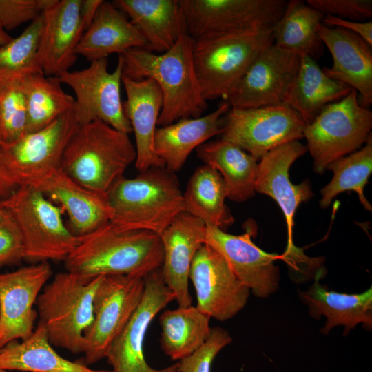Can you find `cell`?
<instances>
[{"label": "cell", "mask_w": 372, "mask_h": 372, "mask_svg": "<svg viewBox=\"0 0 372 372\" xmlns=\"http://www.w3.org/2000/svg\"><path fill=\"white\" fill-rule=\"evenodd\" d=\"M194 43V39L185 32L163 53L136 48L119 55L123 76L133 80L149 78L158 84L163 98L158 126L200 117L207 108L195 71Z\"/></svg>", "instance_id": "cell-1"}, {"label": "cell", "mask_w": 372, "mask_h": 372, "mask_svg": "<svg viewBox=\"0 0 372 372\" xmlns=\"http://www.w3.org/2000/svg\"><path fill=\"white\" fill-rule=\"evenodd\" d=\"M163 261L159 235L120 229L110 222L81 236L64 260L67 271L86 278L114 275L145 278L160 269Z\"/></svg>", "instance_id": "cell-2"}, {"label": "cell", "mask_w": 372, "mask_h": 372, "mask_svg": "<svg viewBox=\"0 0 372 372\" xmlns=\"http://www.w3.org/2000/svg\"><path fill=\"white\" fill-rule=\"evenodd\" d=\"M110 223L123 230L160 235L182 212L183 193L175 173L152 167L133 178L121 177L105 193Z\"/></svg>", "instance_id": "cell-3"}, {"label": "cell", "mask_w": 372, "mask_h": 372, "mask_svg": "<svg viewBox=\"0 0 372 372\" xmlns=\"http://www.w3.org/2000/svg\"><path fill=\"white\" fill-rule=\"evenodd\" d=\"M136 158L129 134L94 121L80 125L68 143L60 167L92 191L105 194Z\"/></svg>", "instance_id": "cell-4"}, {"label": "cell", "mask_w": 372, "mask_h": 372, "mask_svg": "<svg viewBox=\"0 0 372 372\" xmlns=\"http://www.w3.org/2000/svg\"><path fill=\"white\" fill-rule=\"evenodd\" d=\"M272 44V28L214 34L195 40L194 64L204 99L225 101L253 61Z\"/></svg>", "instance_id": "cell-5"}, {"label": "cell", "mask_w": 372, "mask_h": 372, "mask_svg": "<svg viewBox=\"0 0 372 372\" xmlns=\"http://www.w3.org/2000/svg\"><path fill=\"white\" fill-rule=\"evenodd\" d=\"M103 276L86 278L57 273L37 300L40 322L50 342L73 354L83 353L84 334L93 320V300Z\"/></svg>", "instance_id": "cell-6"}, {"label": "cell", "mask_w": 372, "mask_h": 372, "mask_svg": "<svg viewBox=\"0 0 372 372\" xmlns=\"http://www.w3.org/2000/svg\"><path fill=\"white\" fill-rule=\"evenodd\" d=\"M3 202L21 231L25 259L65 260L79 244L81 236L65 225L61 209L35 187L21 185Z\"/></svg>", "instance_id": "cell-7"}, {"label": "cell", "mask_w": 372, "mask_h": 372, "mask_svg": "<svg viewBox=\"0 0 372 372\" xmlns=\"http://www.w3.org/2000/svg\"><path fill=\"white\" fill-rule=\"evenodd\" d=\"M358 94L353 89L306 125L303 137L316 173L322 174L333 161L359 149L371 134L372 112L360 105Z\"/></svg>", "instance_id": "cell-8"}, {"label": "cell", "mask_w": 372, "mask_h": 372, "mask_svg": "<svg viewBox=\"0 0 372 372\" xmlns=\"http://www.w3.org/2000/svg\"><path fill=\"white\" fill-rule=\"evenodd\" d=\"M145 278L127 275L103 276L93 300V320L84 334L87 364L105 358L107 350L138 307Z\"/></svg>", "instance_id": "cell-9"}, {"label": "cell", "mask_w": 372, "mask_h": 372, "mask_svg": "<svg viewBox=\"0 0 372 372\" xmlns=\"http://www.w3.org/2000/svg\"><path fill=\"white\" fill-rule=\"evenodd\" d=\"M306 123L287 104L230 107L223 117L221 138L258 161L271 149L303 138Z\"/></svg>", "instance_id": "cell-10"}, {"label": "cell", "mask_w": 372, "mask_h": 372, "mask_svg": "<svg viewBox=\"0 0 372 372\" xmlns=\"http://www.w3.org/2000/svg\"><path fill=\"white\" fill-rule=\"evenodd\" d=\"M107 66V59H103L90 62L85 69L68 70L57 77L75 94L74 112L79 125L100 121L129 134L132 129L125 114L121 96L123 76L121 56H118L113 72H110Z\"/></svg>", "instance_id": "cell-11"}, {"label": "cell", "mask_w": 372, "mask_h": 372, "mask_svg": "<svg viewBox=\"0 0 372 372\" xmlns=\"http://www.w3.org/2000/svg\"><path fill=\"white\" fill-rule=\"evenodd\" d=\"M186 32L195 41L214 34L272 28L284 0H178Z\"/></svg>", "instance_id": "cell-12"}, {"label": "cell", "mask_w": 372, "mask_h": 372, "mask_svg": "<svg viewBox=\"0 0 372 372\" xmlns=\"http://www.w3.org/2000/svg\"><path fill=\"white\" fill-rule=\"evenodd\" d=\"M307 151L298 141L280 145L259 161L255 180V191L271 197L280 207L287 223V247L282 257L291 266L303 263L307 256L293 242V218L298 206L309 200L313 194L309 180L294 185L289 180V170L293 163Z\"/></svg>", "instance_id": "cell-13"}, {"label": "cell", "mask_w": 372, "mask_h": 372, "mask_svg": "<svg viewBox=\"0 0 372 372\" xmlns=\"http://www.w3.org/2000/svg\"><path fill=\"white\" fill-rule=\"evenodd\" d=\"M300 59L295 53L269 45L253 61L225 101L236 108L286 104Z\"/></svg>", "instance_id": "cell-14"}, {"label": "cell", "mask_w": 372, "mask_h": 372, "mask_svg": "<svg viewBox=\"0 0 372 372\" xmlns=\"http://www.w3.org/2000/svg\"><path fill=\"white\" fill-rule=\"evenodd\" d=\"M175 300L158 269L145 278L142 300L134 315L110 346L105 358L112 372H178V363L157 369L147 362L143 351L148 327L156 315Z\"/></svg>", "instance_id": "cell-15"}, {"label": "cell", "mask_w": 372, "mask_h": 372, "mask_svg": "<svg viewBox=\"0 0 372 372\" xmlns=\"http://www.w3.org/2000/svg\"><path fill=\"white\" fill-rule=\"evenodd\" d=\"M189 279L195 289L196 307L210 318L229 320L247 302L250 290L236 278L224 258L206 244L194 258Z\"/></svg>", "instance_id": "cell-16"}, {"label": "cell", "mask_w": 372, "mask_h": 372, "mask_svg": "<svg viewBox=\"0 0 372 372\" xmlns=\"http://www.w3.org/2000/svg\"><path fill=\"white\" fill-rule=\"evenodd\" d=\"M52 273L48 262L0 273V349L33 332L37 298Z\"/></svg>", "instance_id": "cell-17"}, {"label": "cell", "mask_w": 372, "mask_h": 372, "mask_svg": "<svg viewBox=\"0 0 372 372\" xmlns=\"http://www.w3.org/2000/svg\"><path fill=\"white\" fill-rule=\"evenodd\" d=\"M79 126L73 110L4 147L19 186L32 185L60 167L65 147Z\"/></svg>", "instance_id": "cell-18"}, {"label": "cell", "mask_w": 372, "mask_h": 372, "mask_svg": "<svg viewBox=\"0 0 372 372\" xmlns=\"http://www.w3.org/2000/svg\"><path fill=\"white\" fill-rule=\"evenodd\" d=\"M252 234L247 230L234 235L206 225L204 244L224 258L236 278L256 296L266 298L278 288L279 269L274 261L282 256L262 250L251 240Z\"/></svg>", "instance_id": "cell-19"}, {"label": "cell", "mask_w": 372, "mask_h": 372, "mask_svg": "<svg viewBox=\"0 0 372 372\" xmlns=\"http://www.w3.org/2000/svg\"><path fill=\"white\" fill-rule=\"evenodd\" d=\"M81 0H56L42 14L43 28L37 61L47 76H58L75 63L76 48L85 32L80 14Z\"/></svg>", "instance_id": "cell-20"}, {"label": "cell", "mask_w": 372, "mask_h": 372, "mask_svg": "<svg viewBox=\"0 0 372 372\" xmlns=\"http://www.w3.org/2000/svg\"><path fill=\"white\" fill-rule=\"evenodd\" d=\"M206 225L182 212L159 235L163 249L161 273L179 307L192 305L188 282L194 258L204 245Z\"/></svg>", "instance_id": "cell-21"}, {"label": "cell", "mask_w": 372, "mask_h": 372, "mask_svg": "<svg viewBox=\"0 0 372 372\" xmlns=\"http://www.w3.org/2000/svg\"><path fill=\"white\" fill-rule=\"evenodd\" d=\"M319 37L329 50L333 65L323 68L324 74L342 82L360 96V105L369 108L372 103V45L347 30L318 25Z\"/></svg>", "instance_id": "cell-22"}, {"label": "cell", "mask_w": 372, "mask_h": 372, "mask_svg": "<svg viewBox=\"0 0 372 372\" xmlns=\"http://www.w3.org/2000/svg\"><path fill=\"white\" fill-rule=\"evenodd\" d=\"M59 203L67 213L71 229L82 236L110 222L105 194L89 189L56 168L30 185Z\"/></svg>", "instance_id": "cell-23"}, {"label": "cell", "mask_w": 372, "mask_h": 372, "mask_svg": "<svg viewBox=\"0 0 372 372\" xmlns=\"http://www.w3.org/2000/svg\"><path fill=\"white\" fill-rule=\"evenodd\" d=\"M122 83L127 95L123 109L134 133L137 171L165 167L154 151V135L163 104L158 84L149 78L133 80L124 76Z\"/></svg>", "instance_id": "cell-24"}, {"label": "cell", "mask_w": 372, "mask_h": 372, "mask_svg": "<svg viewBox=\"0 0 372 372\" xmlns=\"http://www.w3.org/2000/svg\"><path fill=\"white\" fill-rule=\"evenodd\" d=\"M224 101L209 114L180 119L156 129L154 151L172 172L181 169L189 154L209 139L223 132V117L230 109Z\"/></svg>", "instance_id": "cell-25"}, {"label": "cell", "mask_w": 372, "mask_h": 372, "mask_svg": "<svg viewBox=\"0 0 372 372\" xmlns=\"http://www.w3.org/2000/svg\"><path fill=\"white\" fill-rule=\"evenodd\" d=\"M136 48H147L143 36L112 2L103 1L92 23L83 34L76 54L92 62L107 59L112 54L121 55Z\"/></svg>", "instance_id": "cell-26"}, {"label": "cell", "mask_w": 372, "mask_h": 372, "mask_svg": "<svg viewBox=\"0 0 372 372\" xmlns=\"http://www.w3.org/2000/svg\"><path fill=\"white\" fill-rule=\"evenodd\" d=\"M113 4L135 25L147 50L163 53L187 32L178 0H115Z\"/></svg>", "instance_id": "cell-27"}, {"label": "cell", "mask_w": 372, "mask_h": 372, "mask_svg": "<svg viewBox=\"0 0 372 372\" xmlns=\"http://www.w3.org/2000/svg\"><path fill=\"white\" fill-rule=\"evenodd\" d=\"M321 271L317 272L314 283L300 293L302 302L316 318L324 316L327 322L321 332L326 335L334 327H345L344 334L358 324L372 326V289L359 294H347L327 290L320 282Z\"/></svg>", "instance_id": "cell-28"}, {"label": "cell", "mask_w": 372, "mask_h": 372, "mask_svg": "<svg viewBox=\"0 0 372 372\" xmlns=\"http://www.w3.org/2000/svg\"><path fill=\"white\" fill-rule=\"evenodd\" d=\"M197 157L216 169L225 183L227 198L242 203L255 194L259 161L236 145L218 139L207 141L196 149Z\"/></svg>", "instance_id": "cell-29"}, {"label": "cell", "mask_w": 372, "mask_h": 372, "mask_svg": "<svg viewBox=\"0 0 372 372\" xmlns=\"http://www.w3.org/2000/svg\"><path fill=\"white\" fill-rule=\"evenodd\" d=\"M0 369L27 372H112L96 370L60 355L39 322L25 340L12 341L0 349Z\"/></svg>", "instance_id": "cell-30"}, {"label": "cell", "mask_w": 372, "mask_h": 372, "mask_svg": "<svg viewBox=\"0 0 372 372\" xmlns=\"http://www.w3.org/2000/svg\"><path fill=\"white\" fill-rule=\"evenodd\" d=\"M352 90L327 76L315 59L302 56L286 104L309 124L326 105L345 97Z\"/></svg>", "instance_id": "cell-31"}, {"label": "cell", "mask_w": 372, "mask_h": 372, "mask_svg": "<svg viewBox=\"0 0 372 372\" xmlns=\"http://www.w3.org/2000/svg\"><path fill=\"white\" fill-rule=\"evenodd\" d=\"M225 198L227 192L221 175L204 164L194 170L187 183L183 193L184 210L207 226L225 231L234 221Z\"/></svg>", "instance_id": "cell-32"}, {"label": "cell", "mask_w": 372, "mask_h": 372, "mask_svg": "<svg viewBox=\"0 0 372 372\" xmlns=\"http://www.w3.org/2000/svg\"><path fill=\"white\" fill-rule=\"evenodd\" d=\"M324 14L300 0H290L272 27L273 44L300 56L316 60L322 52V42L317 31Z\"/></svg>", "instance_id": "cell-33"}, {"label": "cell", "mask_w": 372, "mask_h": 372, "mask_svg": "<svg viewBox=\"0 0 372 372\" xmlns=\"http://www.w3.org/2000/svg\"><path fill=\"white\" fill-rule=\"evenodd\" d=\"M209 321L208 316L192 305L165 310L159 317L162 350L172 360L189 356L207 339Z\"/></svg>", "instance_id": "cell-34"}, {"label": "cell", "mask_w": 372, "mask_h": 372, "mask_svg": "<svg viewBox=\"0 0 372 372\" xmlns=\"http://www.w3.org/2000/svg\"><path fill=\"white\" fill-rule=\"evenodd\" d=\"M26 99V133L38 131L74 110L75 99L64 92L57 76L41 72L24 75Z\"/></svg>", "instance_id": "cell-35"}, {"label": "cell", "mask_w": 372, "mask_h": 372, "mask_svg": "<svg viewBox=\"0 0 372 372\" xmlns=\"http://www.w3.org/2000/svg\"><path fill=\"white\" fill-rule=\"evenodd\" d=\"M327 169L332 170L333 176L320 191V205L322 208L328 207L340 193L354 191L364 208L372 211V206L364 194V187L372 172L371 134L361 149L333 161Z\"/></svg>", "instance_id": "cell-36"}, {"label": "cell", "mask_w": 372, "mask_h": 372, "mask_svg": "<svg viewBox=\"0 0 372 372\" xmlns=\"http://www.w3.org/2000/svg\"><path fill=\"white\" fill-rule=\"evenodd\" d=\"M25 74L0 76V134L6 146L26 133Z\"/></svg>", "instance_id": "cell-37"}, {"label": "cell", "mask_w": 372, "mask_h": 372, "mask_svg": "<svg viewBox=\"0 0 372 372\" xmlns=\"http://www.w3.org/2000/svg\"><path fill=\"white\" fill-rule=\"evenodd\" d=\"M43 24L41 14L20 35L0 47V76L41 72L37 56Z\"/></svg>", "instance_id": "cell-38"}, {"label": "cell", "mask_w": 372, "mask_h": 372, "mask_svg": "<svg viewBox=\"0 0 372 372\" xmlns=\"http://www.w3.org/2000/svg\"><path fill=\"white\" fill-rule=\"evenodd\" d=\"M231 341L227 331L219 327L211 328L205 343L194 353L178 362V372H211L215 357Z\"/></svg>", "instance_id": "cell-39"}, {"label": "cell", "mask_w": 372, "mask_h": 372, "mask_svg": "<svg viewBox=\"0 0 372 372\" xmlns=\"http://www.w3.org/2000/svg\"><path fill=\"white\" fill-rule=\"evenodd\" d=\"M307 3L324 15L349 21H363L372 17L371 0H307Z\"/></svg>", "instance_id": "cell-40"}, {"label": "cell", "mask_w": 372, "mask_h": 372, "mask_svg": "<svg viewBox=\"0 0 372 372\" xmlns=\"http://www.w3.org/2000/svg\"><path fill=\"white\" fill-rule=\"evenodd\" d=\"M44 10V0H0V23L11 30L26 22H32Z\"/></svg>", "instance_id": "cell-41"}, {"label": "cell", "mask_w": 372, "mask_h": 372, "mask_svg": "<svg viewBox=\"0 0 372 372\" xmlns=\"http://www.w3.org/2000/svg\"><path fill=\"white\" fill-rule=\"evenodd\" d=\"M25 259L24 245L16 222L7 211L0 220V267Z\"/></svg>", "instance_id": "cell-42"}, {"label": "cell", "mask_w": 372, "mask_h": 372, "mask_svg": "<svg viewBox=\"0 0 372 372\" xmlns=\"http://www.w3.org/2000/svg\"><path fill=\"white\" fill-rule=\"evenodd\" d=\"M322 23L327 26L341 28L352 32L372 45L371 21L360 22L342 19L331 15H324Z\"/></svg>", "instance_id": "cell-43"}, {"label": "cell", "mask_w": 372, "mask_h": 372, "mask_svg": "<svg viewBox=\"0 0 372 372\" xmlns=\"http://www.w3.org/2000/svg\"><path fill=\"white\" fill-rule=\"evenodd\" d=\"M19 187V181L12 170L6 149L0 145V198L6 199Z\"/></svg>", "instance_id": "cell-44"}, {"label": "cell", "mask_w": 372, "mask_h": 372, "mask_svg": "<svg viewBox=\"0 0 372 372\" xmlns=\"http://www.w3.org/2000/svg\"><path fill=\"white\" fill-rule=\"evenodd\" d=\"M103 0H81L80 14L85 31L92 23Z\"/></svg>", "instance_id": "cell-45"}, {"label": "cell", "mask_w": 372, "mask_h": 372, "mask_svg": "<svg viewBox=\"0 0 372 372\" xmlns=\"http://www.w3.org/2000/svg\"><path fill=\"white\" fill-rule=\"evenodd\" d=\"M12 38L0 23V47L8 43Z\"/></svg>", "instance_id": "cell-46"}, {"label": "cell", "mask_w": 372, "mask_h": 372, "mask_svg": "<svg viewBox=\"0 0 372 372\" xmlns=\"http://www.w3.org/2000/svg\"><path fill=\"white\" fill-rule=\"evenodd\" d=\"M7 212L3 200L0 198V220L5 216Z\"/></svg>", "instance_id": "cell-47"}, {"label": "cell", "mask_w": 372, "mask_h": 372, "mask_svg": "<svg viewBox=\"0 0 372 372\" xmlns=\"http://www.w3.org/2000/svg\"><path fill=\"white\" fill-rule=\"evenodd\" d=\"M0 145L3 147L6 146L4 142H3V139H2L1 136V134H0Z\"/></svg>", "instance_id": "cell-48"}, {"label": "cell", "mask_w": 372, "mask_h": 372, "mask_svg": "<svg viewBox=\"0 0 372 372\" xmlns=\"http://www.w3.org/2000/svg\"><path fill=\"white\" fill-rule=\"evenodd\" d=\"M0 372H7L6 370L0 369Z\"/></svg>", "instance_id": "cell-49"}]
</instances>
